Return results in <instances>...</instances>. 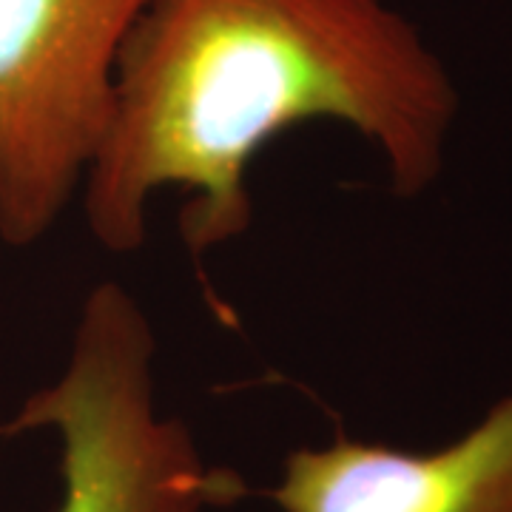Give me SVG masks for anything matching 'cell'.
<instances>
[{
	"label": "cell",
	"instance_id": "3",
	"mask_svg": "<svg viewBox=\"0 0 512 512\" xmlns=\"http://www.w3.org/2000/svg\"><path fill=\"white\" fill-rule=\"evenodd\" d=\"M148 0H0V239L29 248L83 191Z\"/></svg>",
	"mask_w": 512,
	"mask_h": 512
},
{
	"label": "cell",
	"instance_id": "1",
	"mask_svg": "<svg viewBox=\"0 0 512 512\" xmlns=\"http://www.w3.org/2000/svg\"><path fill=\"white\" fill-rule=\"evenodd\" d=\"M458 92L416 26L384 0H148L114 72V111L83 183L92 239L148 242L151 200L183 194L194 265L248 234V171L279 134L333 120L382 154L390 191L439 183Z\"/></svg>",
	"mask_w": 512,
	"mask_h": 512
},
{
	"label": "cell",
	"instance_id": "2",
	"mask_svg": "<svg viewBox=\"0 0 512 512\" xmlns=\"http://www.w3.org/2000/svg\"><path fill=\"white\" fill-rule=\"evenodd\" d=\"M157 333L126 285L86 293L69 359L0 433L55 430L63 495L55 512H208L239 493L202 458L191 427L157 407Z\"/></svg>",
	"mask_w": 512,
	"mask_h": 512
},
{
	"label": "cell",
	"instance_id": "4",
	"mask_svg": "<svg viewBox=\"0 0 512 512\" xmlns=\"http://www.w3.org/2000/svg\"><path fill=\"white\" fill-rule=\"evenodd\" d=\"M268 495L282 512H512V393L439 450L348 436L299 447Z\"/></svg>",
	"mask_w": 512,
	"mask_h": 512
}]
</instances>
